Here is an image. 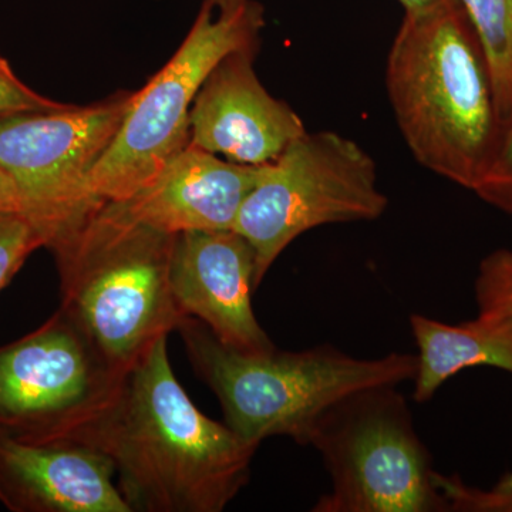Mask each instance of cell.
Returning <instances> with one entry per match:
<instances>
[{
	"mask_svg": "<svg viewBox=\"0 0 512 512\" xmlns=\"http://www.w3.org/2000/svg\"><path fill=\"white\" fill-rule=\"evenodd\" d=\"M167 340L128 370L80 443L110 457L133 512H221L247 487L258 447L197 409L174 375Z\"/></svg>",
	"mask_w": 512,
	"mask_h": 512,
	"instance_id": "obj_1",
	"label": "cell"
},
{
	"mask_svg": "<svg viewBox=\"0 0 512 512\" xmlns=\"http://www.w3.org/2000/svg\"><path fill=\"white\" fill-rule=\"evenodd\" d=\"M386 89L417 163L473 191L501 116L483 46L458 0L404 15L387 56Z\"/></svg>",
	"mask_w": 512,
	"mask_h": 512,
	"instance_id": "obj_2",
	"label": "cell"
},
{
	"mask_svg": "<svg viewBox=\"0 0 512 512\" xmlns=\"http://www.w3.org/2000/svg\"><path fill=\"white\" fill-rule=\"evenodd\" d=\"M177 332L195 373L220 400L225 424L256 447L278 436L309 446L318 421L340 400L370 387L413 382L417 372V355L410 353L362 359L330 345L238 352L192 316Z\"/></svg>",
	"mask_w": 512,
	"mask_h": 512,
	"instance_id": "obj_3",
	"label": "cell"
},
{
	"mask_svg": "<svg viewBox=\"0 0 512 512\" xmlns=\"http://www.w3.org/2000/svg\"><path fill=\"white\" fill-rule=\"evenodd\" d=\"M174 239L104 202L49 249L59 272L60 306L121 372L185 318L170 282Z\"/></svg>",
	"mask_w": 512,
	"mask_h": 512,
	"instance_id": "obj_4",
	"label": "cell"
},
{
	"mask_svg": "<svg viewBox=\"0 0 512 512\" xmlns=\"http://www.w3.org/2000/svg\"><path fill=\"white\" fill-rule=\"evenodd\" d=\"M397 387L350 394L318 421L309 446L322 457L332 488L313 512H448Z\"/></svg>",
	"mask_w": 512,
	"mask_h": 512,
	"instance_id": "obj_5",
	"label": "cell"
},
{
	"mask_svg": "<svg viewBox=\"0 0 512 512\" xmlns=\"http://www.w3.org/2000/svg\"><path fill=\"white\" fill-rule=\"evenodd\" d=\"M214 10L204 0L174 56L133 93L116 137L90 175L97 200H128L187 147L192 103L208 74L231 53L258 49L265 26L261 3L247 0L231 13Z\"/></svg>",
	"mask_w": 512,
	"mask_h": 512,
	"instance_id": "obj_6",
	"label": "cell"
},
{
	"mask_svg": "<svg viewBox=\"0 0 512 512\" xmlns=\"http://www.w3.org/2000/svg\"><path fill=\"white\" fill-rule=\"evenodd\" d=\"M387 207L365 148L335 131H306L262 167L232 229L254 248L258 289L296 238L323 225L379 220Z\"/></svg>",
	"mask_w": 512,
	"mask_h": 512,
	"instance_id": "obj_7",
	"label": "cell"
},
{
	"mask_svg": "<svg viewBox=\"0 0 512 512\" xmlns=\"http://www.w3.org/2000/svg\"><path fill=\"white\" fill-rule=\"evenodd\" d=\"M126 373L60 306L42 326L0 346V434L30 444L80 443Z\"/></svg>",
	"mask_w": 512,
	"mask_h": 512,
	"instance_id": "obj_8",
	"label": "cell"
},
{
	"mask_svg": "<svg viewBox=\"0 0 512 512\" xmlns=\"http://www.w3.org/2000/svg\"><path fill=\"white\" fill-rule=\"evenodd\" d=\"M131 97L119 93L92 106L69 104L0 120V168L45 248L70 237L104 204L94 197L90 175L116 137Z\"/></svg>",
	"mask_w": 512,
	"mask_h": 512,
	"instance_id": "obj_9",
	"label": "cell"
},
{
	"mask_svg": "<svg viewBox=\"0 0 512 512\" xmlns=\"http://www.w3.org/2000/svg\"><path fill=\"white\" fill-rule=\"evenodd\" d=\"M256 52L231 53L208 74L192 103L188 146L232 163L265 165L306 133L295 110L256 76Z\"/></svg>",
	"mask_w": 512,
	"mask_h": 512,
	"instance_id": "obj_10",
	"label": "cell"
},
{
	"mask_svg": "<svg viewBox=\"0 0 512 512\" xmlns=\"http://www.w3.org/2000/svg\"><path fill=\"white\" fill-rule=\"evenodd\" d=\"M255 272L254 248L234 229L175 235L170 282L178 308L238 352L276 348L252 308Z\"/></svg>",
	"mask_w": 512,
	"mask_h": 512,
	"instance_id": "obj_11",
	"label": "cell"
},
{
	"mask_svg": "<svg viewBox=\"0 0 512 512\" xmlns=\"http://www.w3.org/2000/svg\"><path fill=\"white\" fill-rule=\"evenodd\" d=\"M103 451L77 441L30 444L0 434V504L12 512H133Z\"/></svg>",
	"mask_w": 512,
	"mask_h": 512,
	"instance_id": "obj_12",
	"label": "cell"
},
{
	"mask_svg": "<svg viewBox=\"0 0 512 512\" xmlns=\"http://www.w3.org/2000/svg\"><path fill=\"white\" fill-rule=\"evenodd\" d=\"M262 167L187 146L136 194L114 204L134 221L167 234L232 229Z\"/></svg>",
	"mask_w": 512,
	"mask_h": 512,
	"instance_id": "obj_13",
	"label": "cell"
},
{
	"mask_svg": "<svg viewBox=\"0 0 512 512\" xmlns=\"http://www.w3.org/2000/svg\"><path fill=\"white\" fill-rule=\"evenodd\" d=\"M410 329L416 340L417 372L413 397L429 402L451 377L477 366H490L512 373V319L480 315L474 320L450 325L414 313Z\"/></svg>",
	"mask_w": 512,
	"mask_h": 512,
	"instance_id": "obj_14",
	"label": "cell"
},
{
	"mask_svg": "<svg viewBox=\"0 0 512 512\" xmlns=\"http://www.w3.org/2000/svg\"><path fill=\"white\" fill-rule=\"evenodd\" d=\"M487 57L501 119L512 113V0H458Z\"/></svg>",
	"mask_w": 512,
	"mask_h": 512,
	"instance_id": "obj_15",
	"label": "cell"
},
{
	"mask_svg": "<svg viewBox=\"0 0 512 512\" xmlns=\"http://www.w3.org/2000/svg\"><path fill=\"white\" fill-rule=\"evenodd\" d=\"M474 295L480 315L512 319V249H495L481 259Z\"/></svg>",
	"mask_w": 512,
	"mask_h": 512,
	"instance_id": "obj_16",
	"label": "cell"
},
{
	"mask_svg": "<svg viewBox=\"0 0 512 512\" xmlns=\"http://www.w3.org/2000/svg\"><path fill=\"white\" fill-rule=\"evenodd\" d=\"M473 192L491 207L512 215V113L501 119L493 153Z\"/></svg>",
	"mask_w": 512,
	"mask_h": 512,
	"instance_id": "obj_17",
	"label": "cell"
},
{
	"mask_svg": "<svg viewBox=\"0 0 512 512\" xmlns=\"http://www.w3.org/2000/svg\"><path fill=\"white\" fill-rule=\"evenodd\" d=\"M436 484L446 498L448 511L512 512V473L488 490L464 483L457 474L437 473Z\"/></svg>",
	"mask_w": 512,
	"mask_h": 512,
	"instance_id": "obj_18",
	"label": "cell"
},
{
	"mask_svg": "<svg viewBox=\"0 0 512 512\" xmlns=\"http://www.w3.org/2000/svg\"><path fill=\"white\" fill-rule=\"evenodd\" d=\"M43 247L42 237L25 215L0 214V291L18 274L26 259Z\"/></svg>",
	"mask_w": 512,
	"mask_h": 512,
	"instance_id": "obj_19",
	"label": "cell"
},
{
	"mask_svg": "<svg viewBox=\"0 0 512 512\" xmlns=\"http://www.w3.org/2000/svg\"><path fill=\"white\" fill-rule=\"evenodd\" d=\"M69 104L47 99L16 76L8 60L0 56V120L16 114L64 109Z\"/></svg>",
	"mask_w": 512,
	"mask_h": 512,
	"instance_id": "obj_20",
	"label": "cell"
},
{
	"mask_svg": "<svg viewBox=\"0 0 512 512\" xmlns=\"http://www.w3.org/2000/svg\"><path fill=\"white\" fill-rule=\"evenodd\" d=\"M22 214V202L15 184L8 174L0 168V214Z\"/></svg>",
	"mask_w": 512,
	"mask_h": 512,
	"instance_id": "obj_21",
	"label": "cell"
},
{
	"mask_svg": "<svg viewBox=\"0 0 512 512\" xmlns=\"http://www.w3.org/2000/svg\"><path fill=\"white\" fill-rule=\"evenodd\" d=\"M402 3L406 13L419 12L430 6L439 5V3L450 2V0H399Z\"/></svg>",
	"mask_w": 512,
	"mask_h": 512,
	"instance_id": "obj_22",
	"label": "cell"
},
{
	"mask_svg": "<svg viewBox=\"0 0 512 512\" xmlns=\"http://www.w3.org/2000/svg\"><path fill=\"white\" fill-rule=\"evenodd\" d=\"M215 10L220 13H231L241 8L247 3V0H208Z\"/></svg>",
	"mask_w": 512,
	"mask_h": 512,
	"instance_id": "obj_23",
	"label": "cell"
}]
</instances>
